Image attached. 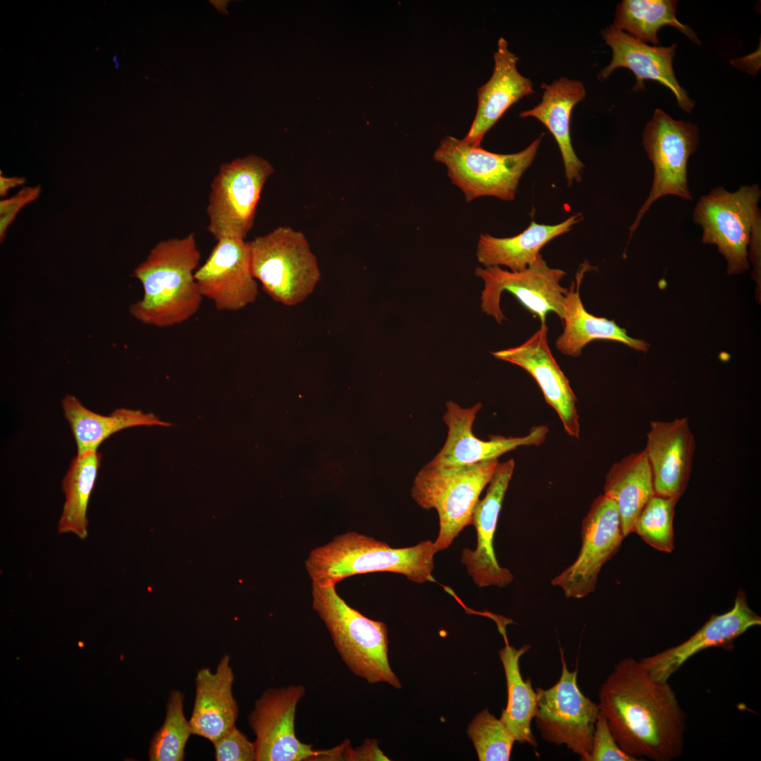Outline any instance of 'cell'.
Segmentation results:
<instances>
[{"label":"cell","mask_w":761,"mask_h":761,"mask_svg":"<svg viewBox=\"0 0 761 761\" xmlns=\"http://www.w3.org/2000/svg\"><path fill=\"white\" fill-rule=\"evenodd\" d=\"M600 711L619 747L645 760L681 755L686 716L668 681L654 679L639 661L619 662L602 684Z\"/></svg>","instance_id":"cell-1"},{"label":"cell","mask_w":761,"mask_h":761,"mask_svg":"<svg viewBox=\"0 0 761 761\" xmlns=\"http://www.w3.org/2000/svg\"><path fill=\"white\" fill-rule=\"evenodd\" d=\"M200 257L194 233L158 242L132 273L144 292L130 305L131 316L159 328L173 326L193 316L203 299L194 278Z\"/></svg>","instance_id":"cell-2"},{"label":"cell","mask_w":761,"mask_h":761,"mask_svg":"<svg viewBox=\"0 0 761 761\" xmlns=\"http://www.w3.org/2000/svg\"><path fill=\"white\" fill-rule=\"evenodd\" d=\"M431 540L407 547H392L372 537L349 531L312 550L305 562L312 584L335 585L357 574L392 572L411 581H435L432 572L437 552Z\"/></svg>","instance_id":"cell-3"},{"label":"cell","mask_w":761,"mask_h":761,"mask_svg":"<svg viewBox=\"0 0 761 761\" xmlns=\"http://www.w3.org/2000/svg\"><path fill=\"white\" fill-rule=\"evenodd\" d=\"M312 607L323 621L342 660L370 683L385 682L400 688L388 660V629L351 607L335 585L312 584Z\"/></svg>","instance_id":"cell-4"},{"label":"cell","mask_w":761,"mask_h":761,"mask_svg":"<svg viewBox=\"0 0 761 761\" xmlns=\"http://www.w3.org/2000/svg\"><path fill=\"white\" fill-rule=\"evenodd\" d=\"M498 463L497 459L466 465L431 460L417 473L411 495L423 509L437 511L439 531L433 544L438 552L448 548L471 525L474 509Z\"/></svg>","instance_id":"cell-5"},{"label":"cell","mask_w":761,"mask_h":761,"mask_svg":"<svg viewBox=\"0 0 761 761\" xmlns=\"http://www.w3.org/2000/svg\"><path fill=\"white\" fill-rule=\"evenodd\" d=\"M248 242L253 276L272 299L294 306L314 292L321 271L301 231L280 226Z\"/></svg>","instance_id":"cell-6"},{"label":"cell","mask_w":761,"mask_h":761,"mask_svg":"<svg viewBox=\"0 0 761 761\" xmlns=\"http://www.w3.org/2000/svg\"><path fill=\"white\" fill-rule=\"evenodd\" d=\"M543 137L541 134L519 152L502 154L446 136L433 158L447 166L448 176L463 192L466 202L485 196L512 201L520 178L536 156Z\"/></svg>","instance_id":"cell-7"},{"label":"cell","mask_w":761,"mask_h":761,"mask_svg":"<svg viewBox=\"0 0 761 761\" xmlns=\"http://www.w3.org/2000/svg\"><path fill=\"white\" fill-rule=\"evenodd\" d=\"M273 172L271 163L257 155L222 164L211 184L206 208L207 231L217 241L245 240L263 187Z\"/></svg>","instance_id":"cell-8"},{"label":"cell","mask_w":761,"mask_h":761,"mask_svg":"<svg viewBox=\"0 0 761 761\" xmlns=\"http://www.w3.org/2000/svg\"><path fill=\"white\" fill-rule=\"evenodd\" d=\"M757 185H743L730 192L723 187L702 196L693 211V221L703 229L702 241L714 244L726 259L729 274L748 268L747 247L755 221L760 218Z\"/></svg>","instance_id":"cell-9"},{"label":"cell","mask_w":761,"mask_h":761,"mask_svg":"<svg viewBox=\"0 0 761 761\" xmlns=\"http://www.w3.org/2000/svg\"><path fill=\"white\" fill-rule=\"evenodd\" d=\"M562 673L547 689L538 688L536 726L541 737L557 745H564L587 761L600 710L580 690L577 669L570 672L561 650Z\"/></svg>","instance_id":"cell-10"},{"label":"cell","mask_w":761,"mask_h":761,"mask_svg":"<svg viewBox=\"0 0 761 761\" xmlns=\"http://www.w3.org/2000/svg\"><path fill=\"white\" fill-rule=\"evenodd\" d=\"M643 146L654 168L650 192L629 227V239L643 216L660 197L675 195L692 200L688 185L687 163L698 145L697 126L689 122L676 120L660 109H656L643 132Z\"/></svg>","instance_id":"cell-11"},{"label":"cell","mask_w":761,"mask_h":761,"mask_svg":"<svg viewBox=\"0 0 761 761\" xmlns=\"http://www.w3.org/2000/svg\"><path fill=\"white\" fill-rule=\"evenodd\" d=\"M305 693L303 685H289L268 688L256 700L247 717L256 737L255 761L336 760L335 747L314 750L296 736L297 707Z\"/></svg>","instance_id":"cell-12"},{"label":"cell","mask_w":761,"mask_h":761,"mask_svg":"<svg viewBox=\"0 0 761 761\" xmlns=\"http://www.w3.org/2000/svg\"><path fill=\"white\" fill-rule=\"evenodd\" d=\"M562 269L547 265L540 254L526 269L521 271L505 270L500 266L477 267L475 275L483 281L481 295L483 312L501 324L505 319L500 307L502 293L507 291L531 313L545 323L547 313L555 312L562 320V303L568 288L560 281L566 276Z\"/></svg>","instance_id":"cell-13"},{"label":"cell","mask_w":761,"mask_h":761,"mask_svg":"<svg viewBox=\"0 0 761 761\" xmlns=\"http://www.w3.org/2000/svg\"><path fill=\"white\" fill-rule=\"evenodd\" d=\"M581 536L578 557L551 581L567 598L581 599L594 591L601 568L624 538L617 506L611 498L603 494L593 500L582 521Z\"/></svg>","instance_id":"cell-14"},{"label":"cell","mask_w":761,"mask_h":761,"mask_svg":"<svg viewBox=\"0 0 761 761\" xmlns=\"http://www.w3.org/2000/svg\"><path fill=\"white\" fill-rule=\"evenodd\" d=\"M194 278L202 297L211 300L217 310H241L258 296V283L252 271L246 240H218L195 271Z\"/></svg>","instance_id":"cell-15"},{"label":"cell","mask_w":761,"mask_h":761,"mask_svg":"<svg viewBox=\"0 0 761 761\" xmlns=\"http://www.w3.org/2000/svg\"><path fill=\"white\" fill-rule=\"evenodd\" d=\"M761 625V617L749 606L745 592L739 589L733 607L712 614L690 638L639 662L655 680L668 681L691 657L711 648L733 650L734 641L752 627Z\"/></svg>","instance_id":"cell-16"},{"label":"cell","mask_w":761,"mask_h":761,"mask_svg":"<svg viewBox=\"0 0 761 761\" xmlns=\"http://www.w3.org/2000/svg\"><path fill=\"white\" fill-rule=\"evenodd\" d=\"M547 330L545 323H541L540 328L523 344L492 352L491 354L526 370L538 384L545 402L557 413L567 434L579 438L577 398L552 356Z\"/></svg>","instance_id":"cell-17"},{"label":"cell","mask_w":761,"mask_h":761,"mask_svg":"<svg viewBox=\"0 0 761 761\" xmlns=\"http://www.w3.org/2000/svg\"><path fill=\"white\" fill-rule=\"evenodd\" d=\"M514 466L512 459L498 463L485 497L477 502L473 511L471 525L476 530L477 545L474 550H463L462 562L479 588L490 586L504 588L514 579L510 571L500 567L497 562L493 549V538Z\"/></svg>","instance_id":"cell-18"},{"label":"cell","mask_w":761,"mask_h":761,"mask_svg":"<svg viewBox=\"0 0 761 761\" xmlns=\"http://www.w3.org/2000/svg\"><path fill=\"white\" fill-rule=\"evenodd\" d=\"M695 440L687 417L650 423L645 453L655 495L679 501L689 481Z\"/></svg>","instance_id":"cell-19"},{"label":"cell","mask_w":761,"mask_h":761,"mask_svg":"<svg viewBox=\"0 0 761 761\" xmlns=\"http://www.w3.org/2000/svg\"><path fill=\"white\" fill-rule=\"evenodd\" d=\"M481 407L480 402L466 408L452 400L446 402L443 420L448 428L447 437L432 461L454 465L476 464L497 459L521 446L540 445L545 440L548 428L543 425L531 428L524 436H495L489 440L478 438L472 427Z\"/></svg>","instance_id":"cell-20"},{"label":"cell","mask_w":761,"mask_h":761,"mask_svg":"<svg viewBox=\"0 0 761 761\" xmlns=\"http://www.w3.org/2000/svg\"><path fill=\"white\" fill-rule=\"evenodd\" d=\"M601 35L612 49V58L598 75L600 80H607L618 68H626L636 76L633 91L644 89L645 80L658 82L673 92L683 111H691L694 101L679 85L672 67L676 44L667 47L650 46L612 25L603 30Z\"/></svg>","instance_id":"cell-21"},{"label":"cell","mask_w":761,"mask_h":761,"mask_svg":"<svg viewBox=\"0 0 761 761\" xmlns=\"http://www.w3.org/2000/svg\"><path fill=\"white\" fill-rule=\"evenodd\" d=\"M493 59V74L488 82L478 88L476 113L463 139L474 146H481L487 132L511 106L524 97L534 93L531 80L518 71L519 58L509 51L504 37H500L497 42Z\"/></svg>","instance_id":"cell-22"},{"label":"cell","mask_w":761,"mask_h":761,"mask_svg":"<svg viewBox=\"0 0 761 761\" xmlns=\"http://www.w3.org/2000/svg\"><path fill=\"white\" fill-rule=\"evenodd\" d=\"M230 660V656L225 655L214 672L204 667L198 671L195 678V697L190 724L192 734L212 743L235 725L238 715L232 692L234 674Z\"/></svg>","instance_id":"cell-23"},{"label":"cell","mask_w":761,"mask_h":761,"mask_svg":"<svg viewBox=\"0 0 761 761\" xmlns=\"http://www.w3.org/2000/svg\"><path fill=\"white\" fill-rule=\"evenodd\" d=\"M541 101L531 109L519 114L521 118L533 117L541 122L555 139L560 150L569 185L580 182L583 164L576 154L571 140V118L574 107L586 95L581 81L562 77L551 84L543 83Z\"/></svg>","instance_id":"cell-24"},{"label":"cell","mask_w":761,"mask_h":761,"mask_svg":"<svg viewBox=\"0 0 761 761\" xmlns=\"http://www.w3.org/2000/svg\"><path fill=\"white\" fill-rule=\"evenodd\" d=\"M584 268L572 281L562 303V321L564 330L555 341L557 349L563 354L577 357L583 347L595 340L619 342L632 349L647 352L649 345L643 340L629 336L626 330L614 321L595 316L586 311L579 293Z\"/></svg>","instance_id":"cell-25"},{"label":"cell","mask_w":761,"mask_h":761,"mask_svg":"<svg viewBox=\"0 0 761 761\" xmlns=\"http://www.w3.org/2000/svg\"><path fill=\"white\" fill-rule=\"evenodd\" d=\"M582 219V214L578 213L555 225L532 221L523 232L509 237L481 234L477 244V260L485 267L504 266L512 271H523L536 259L547 242L570 231Z\"/></svg>","instance_id":"cell-26"},{"label":"cell","mask_w":761,"mask_h":761,"mask_svg":"<svg viewBox=\"0 0 761 761\" xmlns=\"http://www.w3.org/2000/svg\"><path fill=\"white\" fill-rule=\"evenodd\" d=\"M604 495L619 511L624 537L633 533L636 520L655 495L651 469L644 450L614 463L605 476Z\"/></svg>","instance_id":"cell-27"},{"label":"cell","mask_w":761,"mask_h":761,"mask_svg":"<svg viewBox=\"0 0 761 761\" xmlns=\"http://www.w3.org/2000/svg\"><path fill=\"white\" fill-rule=\"evenodd\" d=\"M64 416L75 440L78 454L97 452L106 438L124 428L137 426H170L152 413L139 410L118 409L109 416L97 414L86 408L75 396L66 395L62 400Z\"/></svg>","instance_id":"cell-28"},{"label":"cell","mask_w":761,"mask_h":761,"mask_svg":"<svg viewBox=\"0 0 761 761\" xmlns=\"http://www.w3.org/2000/svg\"><path fill=\"white\" fill-rule=\"evenodd\" d=\"M530 648L529 645H524L516 649L506 641V645L499 652L507 688V703L500 719L515 741L536 748L538 743L531 730V722L537 711V694L531 680L523 679L519 667L521 657Z\"/></svg>","instance_id":"cell-29"},{"label":"cell","mask_w":761,"mask_h":761,"mask_svg":"<svg viewBox=\"0 0 761 761\" xmlns=\"http://www.w3.org/2000/svg\"><path fill=\"white\" fill-rule=\"evenodd\" d=\"M101 459L97 451L78 454L72 460L62 482L66 500L58 524L59 533H73L80 539L87 536V511Z\"/></svg>","instance_id":"cell-30"},{"label":"cell","mask_w":761,"mask_h":761,"mask_svg":"<svg viewBox=\"0 0 761 761\" xmlns=\"http://www.w3.org/2000/svg\"><path fill=\"white\" fill-rule=\"evenodd\" d=\"M677 1L624 0L617 5L613 27L642 42L658 44L657 32L663 26L678 29L693 42L700 44L694 31L676 17Z\"/></svg>","instance_id":"cell-31"},{"label":"cell","mask_w":761,"mask_h":761,"mask_svg":"<svg viewBox=\"0 0 761 761\" xmlns=\"http://www.w3.org/2000/svg\"><path fill=\"white\" fill-rule=\"evenodd\" d=\"M184 695L179 691L170 693L164 722L154 734L150 743L151 761H182L185 748L192 734L189 720L183 712Z\"/></svg>","instance_id":"cell-32"},{"label":"cell","mask_w":761,"mask_h":761,"mask_svg":"<svg viewBox=\"0 0 761 761\" xmlns=\"http://www.w3.org/2000/svg\"><path fill=\"white\" fill-rule=\"evenodd\" d=\"M677 502L654 495L640 512L633 532L653 548L671 552L674 549L673 520Z\"/></svg>","instance_id":"cell-33"},{"label":"cell","mask_w":761,"mask_h":761,"mask_svg":"<svg viewBox=\"0 0 761 761\" xmlns=\"http://www.w3.org/2000/svg\"><path fill=\"white\" fill-rule=\"evenodd\" d=\"M467 735L480 761H508L515 741L500 719L485 708L469 723Z\"/></svg>","instance_id":"cell-34"},{"label":"cell","mask_w":761,"mask_h":761,"mask_svg":"<svg viewBox=\"0 0 761 761\" xmlns=\"http://www.w3.org/2000/svg\"><path fill=\"white\" fill-rule=\"evenodd\" d=\"M587 761H639L618 745L604 714L600 711L595 722L592 749Z\"/></svg>","instance_id":"cell-35"},{"label":"cell","mask_w":761,"mask_h":761,"mask_svg":"<svg viewBox=\"0 0 761 761\" xmlns=\"http://www.w3.org/2000/svg\"><path fill=\"white\" fill-rule=\"evenodd\" d=\"M212 743L217 761H255L254 742L250 741L235 725Z\"/></svg>","instance_id":"cell-36"},{"label":"cell","mask_w":761,"mask_h":761,"mask_svg":"<svg viewBox=\"0 0 761 761\" xmlns=\"http://www.w3.org/2000/svg\"><path fill=\"white\" fill-rule=\"evenodd\" d=\"M41 192L39 185L23 187L14 196L0 201V240H4L6 232L18 212L27 204L35 201Z\"/></svg>","instance_id":"cell-37"},{"label":"cell","mask_w":761,"mask_h":761,"mask_svg":"<svg viewBox=\"0 0 761 761\" xmlns=\"http://www.w3.org/2000/svg\"><path fill=\"white\" fill-rule=\"evenodd\" d=\"M378 747L376 740H366L363 745L355 748L347 743L343 753V760H388Z\"/></svg>","instance_id":"cell-38"},{"label":"cell","mask_w":761,"mask_h":761,"mask_svg":"<svg viewBox=\"0 0 761 761\" xmlns=\"http://www.w3.org/2000/svg\"><path fill=\"white\" fill-rule=\"evenodd\" d=\"M749 245L750 258L754 265V278L760 286L761 218L757 219L753 225Z\"/></svg>","instance_id":"cell-39"},{"label":"cell","mask_w":761,"mask_h":761,"mask_svg":"<svg viewBox=\"0 0 761 761\" xmlns=\"http://www.w3.org/2000/svg\"><path fill=\"white\" fill-rule=\"evenodd\" d=\"M26 182V179L23 177H6L2 175L1 171L0 172V195L4 197L7 194L8 192L18 186L23 185Z\"/></svg>","instance_id":"cell-40"}]
</instances>
